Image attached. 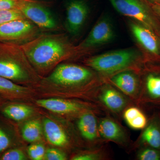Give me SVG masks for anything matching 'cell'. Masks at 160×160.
Listing matches in <instances>:
<instances>
[{
	"label": "cell",
	"mask_w": 160,
	"mask_h": 160,
	"mask_svg": "<svg viewBox=\"0 0 160 160\" xmlns=\"http://www.w3.org/2000/svg\"><path fill=\"white\" fill-rule=\"evenodd\" d=\"M21 46L35 71L42 75L78 53L76 46L62 33H40Z\"/></svg>",
	"instance_id": "6da1fadb"
},
{
	"label": "cell",
	"mask_w": 160,
	"mask_h": 160,
	"mask_svg": "<svg viewBox=\"0 0 160 160\" xmlns=\"http://www.w3.org/2000/svg\"><path fill=\"white\" fill-rule=\"evenodd\" d=\"M38 76L21 45L0 42V76L19 84L36 82Z\"/></svg>",
	"instance_id": "7a4b0ae2"
},
{
	"label": "cell",
	"mask_w": 160,
	"mask_h": 160,
	"mask_svg": "<svg viewBox=\"0 0 160 160\" xmlns=\"http://www.w3.org/2000/svg\"><path fill=\"white\" fill-rule=\"evenodd\" d=\"M140 58L139 53L134 49H122L92 57L86 59L85 62L89 68L101 74L111 75L133 66Z\"/></svg>",
	"instance_id": "3957f363"
},
{
	"label": "cell",
	"mask_w": 160,
	"mask_h": 160,
	"mask_svg": "<svg viewBox=\"0 0 160 160\" xmlns=\"http://www.w3.org/2000/svg\"><path fill=\"white\" fill-rule=\"evenodd\" d=\"M94 78L91 70L72 64H60L44 80L52 86L65 87H78L91 82Z\"/></svg>",
	"instance_id": "277c9868"
},
{
	"label": "cell",
	"mask_w": 160,
	"mask_h": 160,
	"mask_svg": "<svg viewBox=\"0 0 160 160\" xmlns=\"http://www.w3.org/2000/svg\"><path fill=\"white\" fill-rule=\"evenodd\" d=\"M40 34V28L27 18L12 20L0 25V42L22 45Z\"/></svg>",
	"instance_id": "5b68a950"
},
{
	"label": "cell",
	"mask_w": 160,
	"mask_h": 160,
	"mask_svg": "<svg viewBox=\"0 0 160 160\" xmlns=\"http://www.w3.org/2000/svg\"><path fill=\"white\" fill-rule=\"evenodd\" d=\"M115 9L123 15L136 20L157 33L160 30L158 21L140 0H109Z\"/></svg>",
	"instance_id": "8992f818"
},
{
	"label": "cell",
	"mask_w": 160,
	"mask_h": 160,
	"mask_svg": "<svg viewBox=\"0 0 160 160\" xmlns=\"http://www.w3.org/2000/svg\"><path fill=\"white\" fill-rule=\"evenodd\" d=\"M17 9L40 29L54 31L58 28L57 22L51 12L36 2L19 0Z\"/></svg>",
	"instance_id": "52a82bcc"
},
{
	"label": "cell",
	"mask_w": 160,
	"mask_h": 160,
	"mask_svg": "<svg viewBox=\"0 0 160 160\" xmlns=\"http://www.w3.org/2000/svg\"><path fill=\"white\" fill-rule=\"evenodd\" d=\"M114 38L111 23L107 18L101 19L92 28L87 37L76 46L78 53L110 42Z\"/></svg>",
	"instance_id": "ba28073f"
},
{
	"label": "cell",
	"mask_w": 160,
	"mask_h": 160,
	"mask_svg": "<svg viewBox=\"0 0 160 160\" xmlns=\"http://www.w3.org/2000/svg\"><path fill=\"white\" fill-rule=\"evenodd\" d=\"M129 26L132 34L147 52L156 57L160 56V40L157 33L138 22H132Z\"/></svg>",
	"instance_id": "9c48e42d"
},
{
	"label": "cell",
	"mask_w": 160,
	"mask_h": 160,
	"mask_svg": "<svg viewBox=\"0 0 160 160\" xmlns=\"http://www.w3.org/2000/svg\"><path fill=\"white\" fill-rule=\"evenodd\" d=\"M88 8L82 0H73L66 8V27L69 33L77 34L87 17Z\"/></svg>",
	"instance_id": "30bf717a"
},
{
	"label": "cell",
	"mask_w": 160,
	"mask_h": 160,
	"mask_svg": "<svg viewBox=\"0 0 160 160\" xmlns=\"http://www.w3.org/2000/svg\"><path fill=\"white\" fill-rule=\"evenodd\" d=\"M110 81L123 94L132 98L139 99L141 85L134 72L126 70L120 72L113 75Z\"/></svg>",
	"instance_id": "8fae6325"
},
{
	"label": "cell",
	"mask_w": 160,
	"mask_h": 160,
	"mask_svg": "<svg viewBox=\"0 0 160 160\" xmlns=\"http://www.w3.org/2000/svg\"><path fill=\"white\" fill-rule=\"evenodd\" d=\"M98 98L103 106L115 113H119L125 110L128 103L122 92L109 84L104 85L100 89Z\"/></svg>",
	"instance_id": "7c38bea8"
},
{
	"label": "cell",
	"mask_w": 160,
	"mask_h": 160,
	"mask_svg": "<svg viewBox=\"0 0 160 160\" xmlns=\"http://www.w3.org/2000/svg\"><path fill=\"white\" fill-rule=\"evenodd\" d=\"M139 98L143 102L160 106V72L151 71L146 75Z\"/></svg>",
	"instance_id": "4fadbf2b"
},
{
	"label": "cell",
	"mask_w": 160,
	"mask_h": 160,
	"mask_svg": "<svg viewBox=\"0 0 160 160\" xmlns=\"http://www.w3.org/2000/svg\"><path fill=\"white\" fill-rule=\"evenodd\" d=\"M101 138L122 146H125L128 138L125 130L118 123L109 118H103L98 122Z\"/></svg>",
	"instance_id": "5bb4252c"
},
{
	"label": "cell",
	"mask_w": 160,
	"mask_h": 160,
	"mask_svg": "<svg viewBox=\"0 0 160 160\" xmlns=\"http://www.w3.org/2000/svg\"><path fill=\"white\" fill-rule=\"evenodd\" d=\"M36 103L42 108L60 114H75L83 109V106L79 103L61 99H40L37 101Z\"/></svg>",
	"instance_id": "9a60e30c"
},
{
	"label": "cell",
	"mask_w": 160,
	"mask_h": 160,
	"mask_svg": "<svg viewBox=\"0 0 160 160\" xmlns=\"http://www.w3.org/2000/svg\"><path fill=\"white\" fill-rule=\"evenodd\" d=\"M77 126L81 135L87 141L94 142L102 139L99 132L98 122L93 113H83L78 120Z\"/></svg>",
	"instance_id": "2e32d148"
},
{
	"label": "cell",
	"mask_w": 160,
	"mask_h": 160,
	"mask_svg": "<svg viewBox=\"0 0 160 160\" xmlns=\"http://www.w3.org/2000/svg\"><path fill=\"white\" fill-rule=\"evenodd\" d=\"M140 142L143 146L160 150V116L152 118L143 129Z\"/></svg>",
	"instance_id": "e0dca14e"
},
{
	"label": "cell",
	"mask_w": 160,
	"mask_h": 160,
	"mask_svg": "<svg viewBox=\"0 0 160 160\" xmlns=\"http://www.w3.org/2000/svg\"><path fill=\"white\" fill-rule=\"evenodd\" d=\"M43 129L47 141L52 145L62 147L68 144V136L62 128L50 119L46 118L43 122Z\"/></svg>",
	"instance_id": "ac0fdd59"
},
{
	"label": "cell",
	"mask_w": 160,
	"mask_h": 160,
	"mask_svg": "<svg viewBox=\"0 0 160 160\" xmlns=\"http://www.w3.org/2000/svg\"><path fill=\"white\" fill-rule=\"evenodd\" d=\"M1 111L6 118L16 122L23 121L33 113L32 108L18 103L7 104L2 107Z\"/></svg>",
	"instance_id": "d6986e66"
},
{
	"label": "cell",
	"mask_w": 160,
	"mask_h": 160,
	"mask_svg": "<svg viewBox=\"0 0 160 160\" xmlns=\"http://www.w3.org/2000/svg\"><path fill=\"white\" fill-rule=\"evenodd\" d=\"M123 118L128 126L135 130L144 129L148 122L144 112L139 108L133 106L125 109Z\"/></svg>",
	"instance_id": "ffe728a7"
},
{
	"label": "cell",
	"mask_w": 160,
	"mask_h": 160,
	"mask_svg": "<svg viewBox=\"0 0 160 160\" xmlns=\"http://www.w3.org/2000/svg\"><path fill=\"white\" fill-rule=\"evenodd\" d=\"M26 90V88L19 84L0 76V95L3 98L15 99L24 94Z\"/></svg>",
	"instance_id": "44dd1931"
},
{
	"label": "cell",
	"mask_w": 160,
	"mask_h": 160,
	"mask_svg": "<svg viewBox=\"0 0 160 160\" xmlns=\"http://www.w3.org/2000/svg\"><path fill=\"white\" fill-rule=\"evenodd\" d=\"M42 126L37 120H32L26 123L22 129L23 138L28 142H37L42 137Z\"/></svg>",
	"instance_id": "7402d4cb"
},
{
	"label": "cell",
	"mask_w": 160,
	"mask_h": 160,
	"mask_svg": "<svg viewBox=\"0 0 160 160\" xmlns=\"http://www.w3.org/2000/svg\"><path fill=\"white\" fill-rule=\"evenodd\" d=\"M26 18L22 12L18 9L0 10V25L12 20Z\"/></svg>",
	"instance_id": "603a6c76"
},
{
	"label": "cell",
	"mask_w": 160,
	"mask_h": 160,
	"mask_svg": "<svg viewBox=\"0 0 160 160\" xmlns=\"http://www.w3.org/2000/svg\"><path fill=\"white\" fill-rule=\"evenodd\" d=\"M137 158L139 160H160V150L143 146L138 152Z\"/></svg>",
	"instance_id": "cb8c5ba5"
},
{
	"label": "cell",
	"mask_w": 160,
	"mask_h": 160,
	"mask_svg": "<svg viewBox=\"0 0 160 160\" xmlns=\"http://www.w3.org/2000/svg\"><path fill=\"white\" fill-rule=\"evenodd\" d=\"M46 152L45 147L42 144H33L28 147V154L30 158L33 160L45 159Z\"/></svg>",
	"instance_id": "d4e9b609"
},
{
	"label": "cell",
	"mask_w": 160,
	"mask_h": 160,
	"mask_svg": "<svg viewBox=\"0 0 160 160\" xmlns=\"http://www.w3.org/2000/svg\"><path fill=\"white\" fill-rule=\"evenodd\" d=\"M26 158L24 152L18 149H8L0 156V160H25Z\"/></svg>",
	"instance_id": "484cf974"
},
{
	"label": "cell",
	"mask_w": 160,
	"mask_h": 160,
	"mask_svg": "<svg viewBox=\"0 0 160 160\" xmlns=\"http://www.w3.org/2000/svg\"><path fill=\"white\" fill-rule=\"evenodd\" d=\"M12 143L11 135L6 129L0 126V154L9 149Z\"/></svg>",
	"instance_id": "4316f807"
},
{
	"label": "cell",
	"mask_w": 160,
	"mask_h": 160,
	"mask_svg": "<svg viewBox=\"0 0 160 160\" xmlns=\"http://www.w3.org/2000/svg\"><path fill=\"white\" fill-rule=\"evenodd\" d=\"M104 155L102 151L83 153L74 156L72 158V160H98L103 159Z\"/></svg>",
	"instance_id": "83f0119b"
},
{
	"label": "cell",
	"mask_w": 160,
	"mask_h": 160,
	"mask_svg": "<svg viewBox=\"0 0 160 160\" xmlns=\"http://www.w3.org/2000/svg\"><path fill=\"white\" fill-rule=\"evenodd\" d=\"M45 159L46 160H66V154L58 149H49L46 152Z\"/></svg>",
	"instance_id": "f1b7e54d"
},
{
	"label": "cell",
	"mask_w": 160,
	"mask_h": 160,
	"mask_svg": "<svg viewBox=\"0 0 160 160\" xmlns=\"http://www.w3.org/2000/svg\"><path fill=\"white\" fill-rule=\"evenodd\" d=\"M19 0H0V10L17 9Z\"/></svg>",
	"instance_id": "f546056e"
},
{
	"label": "cell",
	"mask_w": 160,
	"mask_h": 160,
	"mask_svg": "<svg viewBox=\"0 0 160 160\" xmlns=\"http://www.w3.org/2000/svg\"><path fill=\"white\" fill-rule=\"evenodd\" d=\"M149 4L153 12L160 18V2H155Z\"/></svg>",
	"instance_id": "4dcf8cb0"
},
{
	"label": "cell",
	"mask_w": 160,
	"mask_h": 160,
	"mask_svg": "<svg viewBox=\"0 0 160 160\" xmlns=\"http://www.w3.org/2000/svg\"><path fill=\"white\" fill-rule=\"evenodd\" d=\"M157 34L158 35V37L159 38L160 40V30L157 33Z\"/></svg>",
	"instance_id": "1f68e13d"
},
{
	"label": "cell",
	"mask_w": 160,
	"mask_h": 160,
	"mask_svg": "<svg viewBox=\"0 0 160 160\" xmlns=\"http://www.w3.org/2000/svg\"><path fill=\"white\" fill-rule=\"evenodd\" d=\"M1 97H2V96H1V95H0V103H1Z\"/></svg>",
	"instance_id": "d6a6232c"
}]
</instances>
